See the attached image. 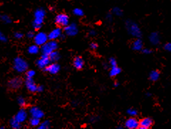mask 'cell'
<instances>
[{"mask_svg": "<svg viewBox=\"0 0 171 129\" xmlns=\"http://www.w3.org/2000/svg\"><path fill=\"white\" fill-rule=\"evenodd\" d=\"M49 128H50V122L46 120L41 122L40 125L37 127V129H49Z\"/></svg>", "mask_w": 171, "mask_h": 129, "instance_id": "obj_26", "label": "cell"}, {"mask_svg": "<svg viewBox=\"0 0 171 129\" xmlns=\"http://www.w3.org/2000/svg\"><path fill=\"white\" fill-rule=\"evenodd\" d=\"M49 58H50V60L52 63H57V61L59 60V59H60L61 56L60 54L57 51H54L53 53H51L50 55L49 56Z\"/></svg>", "mask_w": 171, "mask_h": 129, "instance_id": "obj_21", "label": "cell"}, {"mask_svg": "<svg viewBox=\"0 0 171 129\" xmlns=\"http://www.w3.org/2000/svg\"><path fill=\"white\" fill-rule=\"evenodd\" d=\"M59 45L56 41H48L44 46L41 47V52L42 55L49 56L54 51H56L58 48Z\"/></svg>", "mask_w": 171, "mask_h": 129, "instance_id": "obj_4", "label": "cell"}, {"mask_svg": "<svg viewBox=\"0 0 171 129\" xmlns=\"http://www.w3.org/2000/svg\"><path fill=\"white\" fill-rule=\"evenodd\" d=\"M153 121L150 118H143L140 121V126L144 128H150L153 126Z\"/></svg>", "mask_w": 171, "mask_h": 129, "instance_id": "obj_19", "label": "cell"}, {"mask_svg": "<svg viewBox=\"0 0 171 129\" xmlns=\"http://www.w3.org/2000/svg\"><path fill=\"white\" fill-rule=\"evenodd\" d=\"M146 95H147L148 96H150V93H147V94H146Z\"/></svg>", "mask_w": 171, "mask_h": 129, "instance_id": "obj_47", "label": "cell"}, {"mask_svg": "<svg viewBox=\"0 0 171 129\" xmlns=\"http://www.w3.org/2000/svg\"><path fill=\"white\" fill-rule=\"evenodd\" d=\"M46 14V11L43 8H38L35 10L34 14V19L32 22V26L34 29L38 30L41 28Z\"/></svg>", "mask_w": 171, "mask_h": 129, "instance_id": "obj_1", "label": "cell"}, {"mask_svg": "<svg viewBox=\"0 0 171 129\" xmlns=\"http://www.w3.org/2000/svg\"><path fill=\"white\" fill-rule=\"evenodd\" d=\"M25 86L26 89L30 91V92H36L38 86L34 82V80L32 78H26L25 80Z\"/></svg>", "mask_w": 171, "mask_h": 129, "instance_id": "obj_12", "label": "cell"}, {"mask_svg": "<svg viewBox=\"0 0 171 129\" xmlns=\"http://www.w3.org/2000/svg\"><path fill=\"white\" fill-rule=\"evenodd\" d=\"M73 65L77 69H81L84 67V61L80 56H76L74 58L73 61Z\"/></svg>", "mask_w": 171, "mask_h": 129, "instance_id": "obj_16", "label": "cell"}, {"mask_svg": "<svg viewBox=\"0 0 171 129\" xmlns=\"http://www.w3.org/2000/svg\"><path fill=\"white\" fill-rule=\"evenodd\" d=\"M0 41L3 42V43H6V42H7V37L2 33V32L0 33Z\"/></svg>", "mask_w": 171, "mask_h": 129, "instance_id": "obj_35", "label": "cell"}, {"mask_svg": "<svg viewBox=\"0 0 171 129\" xmlns=\"http://www.w3.org/2000/svg\"><path fill=\"white\" fill-rule=\"evenodd\" d=\"M40 119L31 117L29 120V124L32 126V127H38L40 125Z\"/></svg>", "mask_w": 171, "mask_h": 129, "instance_id": "obj_25", "label": "cell"}, {"mask_svg": "<svg viewBox=\"0 0 171 129\" xmlns=\"http://www.w3.org/2000/svg\"><path fill=\"white\" fill-rule=\"evenodd\" d=\"M121 69L120 68H118V66L116 67H111L110 69V71H109V74H110L111 77H116L118 75L121 73Z\"/></svg>", "mask_w": 171, "mask_h": 129, "instance_id": "obj_22", "label": "cell"}, {"mask_svg": "<svg viewBox=\"0 0 171 129\" xmlns=\"http://www.w3.org/2000/svg\"><path fill=\"white\" fill-rule=\"evenodd\" d=\"M126 27L128 33L135 38H140V37L142 36V32H141L140 27L135 22L131 21V20H128L126 22Z\"/></svg>", "mask_w": 171, "mask_h": 129, "instance_id": "obj_2", "label": "cell"}, {"mask_svg": "<svg viewBox=\"0 0 171 129\" xmlns=\"http://www.w3.org/2000/svg\"><path fill=\"white\" fill-rule=\"evenodd\" d=\"M73 14L76 16H83L84 15L83 11L80 8H75L73 10Z\"/></svg>", "mask_w": 171, "mask_h": 129, "instance_id": "obj_29", "label": "cell"}, {"mask_svg": "<svg viewBox=\"0 0 171 129\" xmlns=\"http://www.w3.org/2000/svg\"><path fill=\"white\" fill-rule=\"evenodd\" d=\"M118 86H119V83L117 82H114V84H113V87H118Z\"/></svg>", "mask_w": 171, "mask_h": 129, "instance_id": "obj_44", "label": "cell"}, {"mask_svg": "<svg viewBox=\"0 0 171 129\" xmlns=\"http://www.w3.org/2000/svg\"><path fill=\"white\" fill-rule=\"evenodd\" d=\"M127 113H128V115H129L130 116H131V117H134V116H137V114H138V111L136 110V109H135L131 108V109H128Z\"/></svg>", "mask_w": 171, "mask_h": 129, "instance_id": "obj_32", "label": "cell"}, {"mask_svg": "<svg viewBox=\"0 0 171 129\" xmlns=\"http://www.w3.org/2000/svg\"><path fill=\"white\" fill-rule=\"evenodd\" d=\"M117 129H124V128H123V126H118V127L117 128Z\"/></svg>", "mask_w": 171, "mask_h": 129, "instance_id": "obj_45", "label": "cell"}, {"mask_svg": "<svg viewBox=\"0 0 171 129\" xmlns=\"http://www.w3.org/2000/svg\"><path fill=\"white\" fill-rule=\"evenodd\" d=\"M40 50L41 49L39 48V46H37L36 44H34V45H31L30 46H29L28 49H27V52L31 55H36L39 53Z\"/></svg>", "mask_w": 171, "mask_h": 129, "instance_id": "obj_20", "label": "cell"}, {"mask_svg": "<svg viewBox=\"0 0 171 129\" xmlns=\"http://www.w3.org/2000/svg\"><path fill=\"white\" fill-rule=\"evenodd\" d=\"M22 84V80L19 78H14L11 79L8 82L9 87L12 89H19Z\"/></svg>", "mask_w": 171, "mask_h": 129, "instance_id": "obj_13", "label": "cell"}, {"mask_svg": "<svg viewBox=\"0 0 171 129\" xmlns=\"http://www.w3.org/2000/svg\"><path fill=\"white\" fill-rule=\"evenodd\" d=\"M138 129H150V128H144V127H141V126H140V127L138 128Z\"/></svg>", "mask_w": 171, "mask_h": 129, "instance_id": "obj_46", "label": "cell"}, {"mask_svg": "<svg viewBox=\"0 0 171 129\" xmlns=\"http://www.w3.org/2000/svg\"><path fill=\"white\" fill-rule=\"evenodd\" d=\"M125 126L128 129H138L140 127V121L134 117H131L126 121Z\"/></svg>", "mask_w": 171, "mask_h": 129, "instance_id": "obj_9", "label": "cell"}, {"mask_svg": "<svg viewBox=\"0 0 171 129\" xmlns=\"http://www.w3.org/2000/svg\"><path fill=\"white\" fill-rule=\"evenodd\" d=\"M0 129H4V126H2V127L0 128Z\"/></svg>", "mask_w": 171, "mask_h": 129, "instance_id": "obj_48", "label": "cell"}, {"mask_svg": "<svg viewBox=\"0 0 171 129\" xmlns=\"http://www.w3.org/2000/svg\"><path fill=\"white\" fill-rule=\"evenodd\" d=\"M97 119H98V117H96V116H91L90 118V122L95 123V122H96V121H97Z\"/></svg>", "mask_w": 171, "mask_h": 129, "instance_id": "obj_41", "label": "cell"}, {"mask_svg": "<svg viewBox=\"0 0 171 129\" xmlns=\"http://www.w3.org/2000/svg\"><path fill=\"white\" fill-rule=\"evenodd\" d=\"M49 41L48 35L46 34L44 32H39V33H36L35 36L34 38V44L37 45L39 46H44V44L47 43Z\"/></svg>", "mask_w": 171, "mask_h": 129, "instance_id": "obj_5", "label": "cell"}, {"mask_svg": "<svg viewBox=\"0 0 171 129\" xmlns=\"http://www.w3.org/2000/svg\"><path fill=\"white\" fill-rule=\"evenodd\" d=\"M1 20L4 24H11L12 21V19L7 14H2L1 16Z\"/></svg>", "mask_w": 171, "mask_h": 129, "instance_id": "obj_27", "label": "cell"}, {"mask_svg": "<svg viewBox=\"0 0 171 129\" xmlns=\"http://www.w3.org/2000/svg\"><path fill=\"white\" fill-rule=\"evenodd\" d=\"M54 21L58 26H63L65 28L69 24V18L68 15H66V14H59L56 16Z\"/></svg>", "mask_w": 171, "mask_h": 129, "instance_id": "obj_6", "label": "cell"}, {"mask_svg": "<svg viewBox=\"0 0 171 129\" xmlns=\"http://www.w3.org/2000/svg\"><path fill=\"white\" fill-rule=\"evenodd\" d=\"M62 36V30L59 27L54 29L48 34V38L49 41H56V39L60 38Z\"/></svg>", "mask_w": 171, "mask_h": 129, "instance_id": "obj_10", "label": "cell"}, {"mask_svg": "<svg viewBox=\"0 0 171 129\" xmlns=\"http://www.w3.org/2000/svg\"><path fill=\"white\" fill-rule=\"evenodd\" d=\"M78 29L76 24H69L67 26L64 28V33L68 36H74L78 33Z\"/></svg>", "mask_w": 171, "mask_h": 129, "instance_id": "obj_8", "label": "cell"}, {"mask_svg": "<svg viewBox=\"0 0 171 129\" xmlns=\"http://www.w3.org/2000/svg\"><path fill=\"white\" fill-rule=\"evenodd\" d=\"M27 116H28V114H27L26 111L25 109H21L17 113L15 117L14 118H15L19 123H21L26 120Z\"/></svg>", "mask_w": 171, "mask_h": 129, "instance_id": "obj_15", "label": "cell"}, {"mask_svg": "<svg viewBox=\"0 0 171 129\" xmlns=\"http://www.w3.org/2000/svg\"><path fill=\"white\" fill-rule=\"evenodd\" d=\"M106 20H107L108 21H112V19H113L112 14H108L107 15H106Z\"/></svg>", "mask_w": 171, "mask_h": 129, "instance_id": "obj_40", "label": "cell"}, {"mask_svg": "<svg viewBox=\"0 0 171 129\" xmlns=\"http://www.w3.org/2000/svg\"><path fill=\"white\" fill-rule=\"evenodd\" d=\"M97 48H98V45L96 43H91L90 44V48L91 50H96L97 49Z\"/></svg>", "mask_w": 171, "mask_h": 129, "instance_id": "obj_39", "label": "cell"}, {"mask_svg": "<svg viewBox=\"0 0 171 129\" xmlns=\"http://www.w3.org/2000/svg\"><path fill=\"white\" fill-rule=\"evenodd\" d=\"M44 70L51 74H56L60 71V65L57 63H52Z\"/></svg>", "mask_w": 171, "mask_h": 129, "instance_id": "obj_14", "label": "cell"}, {"mask_svg": "<svg viewBox=\"0 0 171 129\" xmlns=\"http://www.w3.org/2000/svg\"><path fill=\"white\" fill-rule=\"evenodd\" d=\"M112 12L115 16H121L123 15V11L119 7H114L112 10Z\"/></svg>", "mask_w": 171, "mask_h": 129, "instance_id": "obj_28", "label": "cell"}, {"mask_svg": "<svg viewBox=\"0 0 171 129\" xmlns=\"http://www.w3.org/2000/svg\"><path fill=\"white\" fill-rule=\"evenodd\" d=\"M35 33H34V31H29L28 33H26V37L28 38H34V36H35Z\"/></svg>", "mask_w": 171, "mask_h": 129, "instance_id": "obj_36", "label": "cell"}, {"mask_svg": "<svg viewBox=\"0 0 171 129\" xmlns=\"http://www.w3.org/2000/svg\"><path fill=\"white\" fill-rule=\"evenodd\" d=\"M36 73L33 69H29L26 72V78H32L35 76Z\"/></svg>", "mask_w": 171, "mask_h": 129, "instance_id": "obj_31", "label": "cell"}, {"mask_svg": "<svg viewBox=\"0 0 171 129\" xmlns=\"http://www.w3.org/2000/svg\"><path fill=\"white\" fill-rule=\"evenodd\" d=\"M132 49L136 51H142L143 49V41L140 38H136L132 43Z\"/></svg>", "mask_w": 171, "mask_h": 129, "instance_id": "obj_18", "label": "cell"}, {"mask_svg": "<svg viewBox=\"0 0 171 129\" xmlns=\"http://www.w3.org/2000/svg\"><path fill=\"white\" fill-rule=\"evenodd\" d=\"M51 60L49 56L41 55L40 58L36 60V65L39 68L45 69L51 64Z\"/></svg>", "mask_w": 171, "mask_h": 129, "instance_id": "obj_7", "label": "cell"}, {"mask_svg": "<svg viewBox=\"0 0 171 129\" xmlns=\"http://www.w3.org/2000/svg\"><path fill=\"white\" fill-rule=\"evenodd\" d=\"M29 113H30L31 117L41 119L44 117V113L40 108L38 106H31L29 109Z\"/></svg>", "mask_w": 171, "mask_h": 129, "instance_id": "obj_11", "label": "cell"}, {"mask_svg": "<svg viewBox=\"0 0 171 129\" xmlns=\"http://www.w3.org/2000/svg\"><path fill=\"white\" fill-rule=\"evenodd\" d=\"M9 124L12 129H20L21 128V123H19L15 118H12L9 121Z\"/></svg>", "mask_w": 171, "mask_h": 129, "instance_id": "obj_24", "label": "cell"}, {"mask_svg": "<svg viewBox=\"0 0 171 129\" xmlns=\"http://www.w3.org/2000/svg\"><path fill=\"white\" fill-rule=\"evenodd\" d=\"M142 52L143 54H145V55H149V54H151L152 53V50H150L149 48H143L142 50Z\"/></svg>", "mask_w": 171, "mask_h": 129, "instance_id": "obj_37", "label": "cell"}, {"mask_svg": "<svg viewBox=\"0 0 171 129\" xmlns=\"http://www.w3.org/2000/svg\"><path fill=\"white\" fill-rule=\"evenodd\" d=\"M17 103L21 107H24L26 105V100L22 96H19L17 97Z\"/></svg>", "mask_w": 171, "mask_h": 129, "instance_id": "obj_30", "label": "cell"}, {"mask_svg": "<svg viewBox=\"0 0 171 129\" xmlns=\"http://www.w3.org/2000/svg\"><path fill=\"white\" fill-rule=\"evenodd\" d=\"M14 36L16 39H21L22 38H23L24 34L22 33H21V32L17 31V32H15V33H14Z\"/></svg>", "mask_w": 171, "mask_h": 129, "instance_id": "obj_34", "label": "cell"}, {"mask_svg": "<svg viewBox=\"0 0 171 129\" xmlns=\"http://www.w3.org/2000/svg\"><path fill=\"white\" fill-rule=\"evenodd\" d=\"M149 41L152 45H154V46H156V45H158L160 43V36L157 32H153L151 33L149 36Z\"/></svg>", "mask_w": 171, "mask_h": 129, "instance_id": "obj_17", "label": "cell"}, {"mask_svg": "<svg viewBox=\"0 0 171 129\" xmlns=\"http://www.w3.org/2000/svg\"><path fill=\"white\" fill-rule=\"evenodd\" d=\"M89 36H95L96 35V31L95 30H91L90 31H89Z\"/></svg>", "mask_w": 171, "mask_h": 129, "instance_id": "obj_42", "label": "cell"}, {"mask_svg": "<svg viewBox=\"0 0 171 129\" xmlns=\"http://www.w3.org/2000/svg\"><path fill=\"white\" fill-rule=\"evenodd\" d=\"M164 49L166 51L171 52V43H167L164 46Z\"/></svg>", "mask_w": 171, "mask_h": 129, "instance_id": "obj_38", "label": "cell"}, {"mask_svg": "<svg viewBox=\"0 0 171 129\" xmlns=\"http://www.w3.org/2000/svg\"><path fill=\"white\" fill-rule=\"evenodd\" d=\"M44 86H42V85H39L38 86V89H37V91H38V92H42V91H44Z\"/></svg>", "mask_w": 171, "mask_h": 129, "instance_id": "obj_43", "label": "cell"}, {"mask_svg": "<svg viewBox=\"0 0 171 129\" xmlns=\"http://www.w3.org/2000/svg\"><path fill=\"white\" fill-rule=\"evenodd\" d=\"M29 68V64L24 58L21 57H17L13 62V68L14 70L19 73H23L26 72Z\"/></svg>", "mask_w": 171, "mask_h": 129, "instance_id": "obj_3", "label": "cell"}, {"mask_svg": "<svg viewBox=\"0 0 171 129\" xmlns=\"http://www.w3.org/2000/svg\"><path fill=\"white\" fill-rule=\"evenodd\" d=\"M109 64H110L111 67L117 66V62H116V60L114 58H111L109 59Z\"/></svg>", "mask_w": 171, "mask_h": 129, "instance_id": "obj_33", "label": "cell"}, {"mask_svg": "<svg viewBox=\"0 0 171 129\" xmlns=\"http://www.w3.org/2000/svg\"><path fill=\"white\" fill-rule=\"evenodd\" d=\"M159 78H160V73L158 70L151 71L149 74V79L153 82H155L158 80Z\"/></svg>", "mask_w": 171, "mask_h": 129, "instance_id": "obj_23", "label": "cell"}]
</instances>
